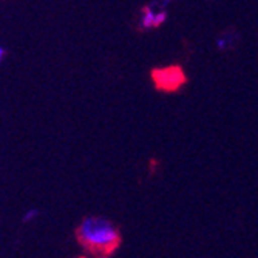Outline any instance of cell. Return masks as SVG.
I'll use <instances>...</instances> for the list:
<instances>
[{"label":"cell","instance_id":"1","mask_svg":"<svg viewBox=\"0 0 258 258\" xmlns=\"http://www.w3.org/2000/svg\"><path fill=\"white\" fill-rule=\"evenodd\" d=\"M79 240L87 249L96 253H111L121 243L116 227L110 221L96 217L84 220L79 227Z\"/></svg>","mask_w":258,"mask_h":258},{"label":"cell","instance_id":"2","mask_svg":"<svg viewBox=\"0 0 258 258\" xmlns=\"http://www.w3.org/2000/svg\"><path fill=\"white\" fill-rule=\"evenodd\" d=\"M153 81L159 90L173 91L175 88H178L181 84L185 82V78L179 68H164V70H155Z\"/></svg>","mask_w":258,"mask_h":258},{"label":"cell","instance_id":"3","mask_svg":"<svg viewBox=\"0 0 258 258\" xmlns=\"http://www.w3.org/2000/svg\"><path fill=\"white\" fill-rule=\"evenodd\" d=\"M155 14L156 13L152 10V7H146L143 10V17H141V28H155Z\"/></svg>","mask_w":258,"mask_h":258},{"label":"cell","instance_id":"4","mask_svg":"<svg viewBox=\"0 0 258 258\" xmlns=\"http://www.w3.org/2000/svg\"><path fill=\"white\" fill-rule=\"evenodd\" d=\"M167 20V11L166 10H161L155 14V28L161 27L164 22Z\"/></svg>","mask_w":258,"mask_h":258},{"label":"cell","instance_id":"5","mask_svg":"<svg viewBox=\"0 0 258 258\" xmlns=\"http://www.w3.org/2000/svg\"><path fill=\"white\" fill-rule=\"evenodd\" d=\"M217 46H218L220 50H226V46H227L226 39H218V40H217Z\"/></svg>","mask_w":258,"mask_h":258},{"label":"cell","instance_id":"6","mask_svg":"<svg viewBox=\"0 0 258 258\" xmlns=\"http://www.w3.org/2000/svg\"><path fill=\"white\" fill-rule=\"evenodd\" d=\"M37 215V212H36V210H30V212H28V215H25V217H23V221H30L31 218H34Z\"/></svg>","mask_w":258,"mask_h":258},{"label":"cell","instance_id":"7","mask_svg":"<svg viewBox=\"0 0 258 258\" xmlns=\"http://www.w3.org/2000/svg\"><path fill=\"white\" fill-rule=\"evenodd\" d=\"M170 2L172 0H159V5H161V8H166Z\"/></svg>","mask_w":258,"mask_h":258},{"label":"cell","instance_id":"8","mask_svg":"<svg viewBox=\"0 0 258 258\" xmlns=\"http://www.w3.org/2000/svg\"><path fill=\"white\" fill-rule=\"evenodd\" d=\"M4 53H5V51H4V48H0V62H2V57H4Z\"/></svg>","mask_w":258,"mask_h":258}]
</instances>
